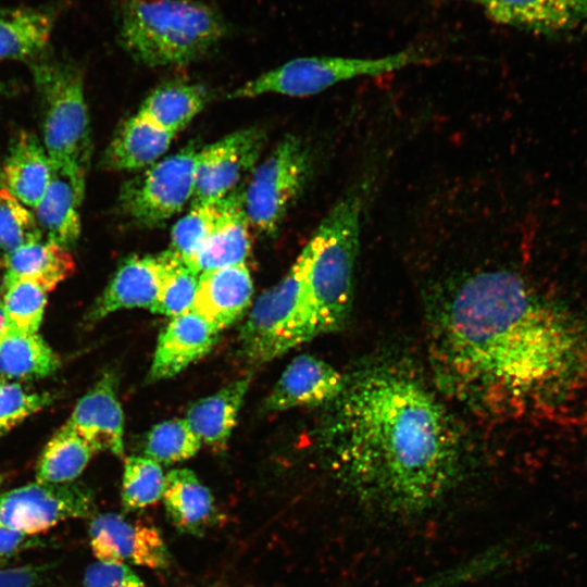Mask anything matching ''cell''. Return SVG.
Here are the masks:
<instances>
[{
	"label": "cell",
	"mask_w": 587,
	"mask_h": 587,
	"mask_svg": "<svg viewBox=\"0 0 587 587\" xmlns=\"http://www.w3.org/2000/svg\"><path fill=\"white\" fill-rule=\"evenodd\" d=\"M439 384L466 404L514 412L559 400L587 374V330L516 273L483 270L449 286L430 323Z\"/></svg>",
	"instance_id": "cell-1"
},
{
	"label": "cell",
	"mask_w": 587,
	"mask_h": 587,
	"mask_svg": "<svg viewBox=\"0 0 587 587\" xmlns=\"http://www.w3.org/2000/svg\"><path fill=\"white\" fill-rule=\"evenodd\" d=\"M322 442L363 505L392 516L425 512L460 480L463 442L451 413L413 373L392 364L347 377Z\"/></svg>",
	"instance_id": "cell-2"
},
{
	"label": "cell",
	"mask_w": 587,
	"mask_h": 587,
	"mask_svg": "<svg viewBox=\"0 0 587 587\" xmlns=\"http://www.w3.org/2000/svg\"><path fill=\"white\" fill-rule=\"evenodd\" d=\"M115 15L121 47L150 67L200 60L229 32L223 14L201 0H121Z\"/></svg>",
	"instance_id": "cell-3"
},
{
	"label": "cell",
	"mask_w": 587,
	"mask_h": 587,
	"mask_svg": "<svg viewBox=\"0 0 587 587\" xmlns=\"http://www.w3.org/2000/svg\"><path fill=\"white\" fill-rule=\"evenodd\" d=\"M366 184L350 188L330 209L308 248L307 286L320 336L341 329L353 303Z\"/></svg>",
	"instance_id": "cell-4"
},
{
	"label": "cell",
	"mask_w": 587,
	"mask_h": 587,
	"mask_svg": "<svg viewBox=\"0 0 587 587\" xmlns=\"http://www.w3.org/2000/svg\"><path fill=\"white\" fill-rule=\"evenodd\" d=\"M308 248L286 275L254 302L239 334L245 361L260 365L320 336L307 286Z\"/></svg>",
	"instance_id": "cell-5"
},
{
	"label": "cell",
	"mask_w": 587,
	"mask_h": 587,
	"mask_svg": "<svg viewBox=\"0 0 587 587\" xmlns=\"http://www.w3.org/2000/svg\"><path fill=\"white\" fill-rule=\"evenodd\" d=\"M41 112V142L51 161L88 168L91 136L84 73L49 50L28 62Z\"/></svg>",
	"instance_id": "cell-6"
},
{
	"label": "cell",
	"mask_w": 587,
	"mask_h": 587,
	"mask_svg": "<svg viewBox=\"0 0 587 587\" xmlns=\"http://www.w3.org/2000/svg\"><path fill=\"white\" fill-rule=\"evenodd\" d=\"M423 47L404 50L375 59L342 57H302L246 82L234 89L229 99L254 98L265 93L308 97L355 77L375 76L427 62Z\"/></svg>",
	"instance_id": "cell-7"
},
{
	"label": "cell",
	"mask_w": 587,
	"mask_h": 587,
	"mask_svg": "<svg viewBox=\"0 0 587 587\" xmlns=\"http://www.w3.org/2000/svg\"><path fill=\"white\" fill-rule=\"evenodd\" d=\"M311 167L309 147L295 135L285 136L254 167L242 190L249 225L260 234H275L301 193Z\"/></svg>",
	"instance_id": "cell-8"
},
{
	"label": "cell",
	"mask_w": 587,
	"mask_h": 587,
	"mask_svg": "<svg viewBox=\"0 0 587 587\" xmlns=\"http://www.w3.org/2000/svg\"><path fill=\"white\" fill-rule=\"evenodd\" d=\"M198 152L189 143L124 183L118 196L122 213L139 226L151 227L179 212L193 196Z\"/></svg>",
	"instance_id": "cell-9"
},
{
	"label": "cell",
	"mask_w": 587,
	"mask_h": 587,
	"mask_svg": "<svg viewBox=\"0 0 587 587\" xmlns=\"http://www.w3.org/2000/svg\"><path fill=\"white\" fill-rule=\"evenodd\" d=\"M95 515L93 496L75 483L35 482L0 494V527L39 535L60 522Z\"/></svg>",
	"instance_id": "cell-10"
},
{
	"label": "cell",
	"mask_w": 587,
	"mask_h": 587,
	"mask_svg": "<svg viewBox=\"0 0 587 587\" xmlns=\"http://www.w3.org/2000/svg\"><path fill=\"white\" fill-rule=\"evenodd\" d=\"M265 143L259 127L239 129L199 150L192 203L213 202L236 189Z\"/></svg>",
	"instance_id": "cell-11"
},
{
	"label": "cell",
	"mask_w": 587,
	"mask_h": 587,
	"mask_svg": "<svg viewBox=\"0 0 587 587\" xmlns=\"http://www.w3.org/2000/svg\"><path fill=\"white\" fill-rule=\"evenodd\" d=\"M88 537L91 551L98 561L152 570H164L171 562L167 546L155 526L129 522L117 513L92 515Z\"/></svg>",
	"instance_id": "cell-12"
},
{
	"label": "cell",
	"mask_w": 587,
	"mask_h": 587,
	"mask_svg": "<svg viewBox=\"0 0 587 587\" xmlns=\"http://www.w3.org/2000/svg\"><path fill=\"white\" fill-rule=\"evenodd\" d=\"M50 163L49 184L33 213L42 239L70 249L80 235L87 170L66 162Z\"/></svg>",
	"instance_id": "cell-13"
},
{
	"label": "cell",
	"mask_w": 587,
	"mask_h": 587,
	"mask_svg": "<svg viewBox=\"0 0 587 587\" xmlns=\"http://www.w3.org/2000/svg\"><path fill=\"white\" fill-rule=\"evenodd\" d=\"M118 377L105 372L77 401L64 423L96 452L109 451L116 457L124 454V414L117 398Z\"/></svg>",
	"instance_id": "cell-14"
},
{
	"label": "cell",
	"mask_w": 587,
	"mask_h": 587,
	"mask_svg": "<svg viewBox=\"0 0 587 587\" xmlns=\"http://www.w3.org/2000/svg\"><path fill=\"white\" fill-rule=\"evenodd\" d=\"M347 377L326 361L301 354L285 369L267 396V411L330 404L342 392Z\"/></svg>",
	"instance_id": "cell-15"
},
{
	"label": "cell",
	"mask_w": 587,
	"mask_h": 587,
	"mask_svg": "<svg viewBox=\"0 0 587 587\" xmlns=\"http://www.w3.org/2000/svg\"><path fill=\"white\" fill-rule=\"evenodd\" d=\"M162 271L160 254L127 258L90 307L84 317L85 325L91 326L122 309L150 310L159 292Z\"/></svg>",
	"instance_id": "cell-16"
},
{
	"label": "cell",
	"mask_w": 587,
	"mask_h": 587,
	"mask_svg": "<svg viewBox=\"0 0 587 587\" xmlns=\"http://www.w3.org/2000/svg\"><path fill=\"white\" fill-rule=\"evenodd\" d=\"M496 23L537 34L572 30L587 21V0H467Z\"/></svg>",
	"instance_id": "cell-17"
},
{
	"label": "cell",
	"mask_w": 587,
	"mask_h": 587,
	"mask_svg": "<svg viewBox=\"0 0 587 587\" xmlns=\"http://www.w3.org/2000/svg\"><path fill=\"white\" fill-rule=\"evenodd\" d=\"M218 333L192 311L172 317L159 335L148 380L177 375L211 350Z\"/></svg>",
	"instance_id": "cell-18"
},
{
	"label": "cell",
	"mask_w": 587,
	"mask_h": 587,
	"mask_svg": "<svg viewBox=\"0 0 587 587\" xmlns=\"http://www.w3.org/2000/svg\"><path fill=\"white\" fill-rule=\"evenodd\" d=\"M253 283L246 264L199 274L191 311L217 332L236 322L250 305Z\"/></svg>",
	"instance_id": "cell-19"
},
{
	"label": "cell",
	"mask_w": 587,
	"mask_h": 587,
	"mask_svg": "<svg viewBox=\"0 0 587 587\" xmlns=\"http://www.w3.org/2000/svg\"><path fill=\"white\" fill-rule=\"evenodd\" d=\"M62 5L0 8V60L28 63L48 51Z\"/></svg>",
	"instance_id": "cell-20"
},
{
	"label": "cell",
	"mask_w": 587,
	"mask_h": 587,
	"mask_svg": "<svg viewBox=\"0 0 587 587\" xmlns=\"http://www.w3.org/2000/svg\"><path fill=\"white\" fill-rule=\"evenodd\" d=\"M242 190L236 188L225 196L224 210L217 223L189 265L197 274L246 262L251 243Z\"/></svg>",
	"instance_id": "cell-21"
},
{
	"label": "cell",
	"mask_w": 587,
	"mask_h": 587,
	"mask_svg": "<svg viewBox=\"0 0 587 587\" xmlns=\"http://www.w3.org/2000/svg\"><path fill=\"white\" fill-rule=\"evenodd\" d=\"M0 175L11 193L33 211L42 198L51 176L50 158L41 140L29 132L18 133Z\"/></svg>",
	"instance_id": "cell-22"
},
{
	"label": "cell",
	"mask_w": 587,
	"mask_h": 587,
	"mask_svg": "<svg viewBox=\"0 0 587 587\" xmlns=\"http://www.w3.org/2000/svg\"><path fill=\"white\" fill-rule=\"evenodd\" d=\"M174 137L137 112L118 128L104 152L102 164L114 171L145 168L167 151Z\"/></svg>",
	"instance_id": "cell-23"
},
{
	"label": "cell",
	"mask_w": 587,
	"mask_h": 587,
	"mask_svg": "<svg viewBox=\"0 0 587 587\" xmlns=\"http://www.w3.org/2000/svg\"><path fill=\"white\" fill-rule=\"evenodd\" d=\"M162 499L170 523L182 534L200 536L215 519L211 491L188 469L165 475Z\"/></svg>",
	"instance_id": "cell-24"
},
{
	"label": "cell",
	"mask_w": 587,
	"mask_h": 587,
	"mask_svg": "<svg viewBox=\"0 0 587 587\" xmlns=\"http://www.w3.org/2000/svg\"><path fill=\"white\" fill-rule=\"evenodd\" d=\"M3 278L34 282L47 292L75 272V261L68 248L40 239L3 254Z\"/></svg>",
	"instance_id": "cell-25"
},
{
	"label": "cell",
	"mask_w": 587,
	"mask_h": 587,
	"mask_svg": "<svg viewBox=\"0 0 587 587\" xmlns=\"http://www.w3.org/2000/svg\"><path fill=\"white\" fill-rule=\"evenodd\" d=\"M249 384L250 378L238 379L190 405L185 420L201 444L215 449L226 446Z\"/></svg>",
	"instance_id": "cell-26"
},
{
	"label": "cell",
	"mask_w": 587,
	"mask_h": 587,
	"mask_svg": "<svg viewBox=\"0 0 587 587\" xmlns=\"http://www.w3.org/2000/svg\"><path fill=\"white\" fill-rule=\"evenodd\" d=\"M207 101L208 92L202 86L168 82L149 93L138 113L176 135L200 113Z\"/></svg>",
	"instance_id": "cell-27"
},
{
	"label": "cell",
	"mask_w": 587,
	"mask_h": 587,
	"mask_svg": "<svg viewBox=\"0 0 587 587\" xmlns=\"http://www.w3.org/2000/svg\"><path fill=\"white\" fill-rule=\"evenodd\" d=\"M60 365V357L38 333L12 330L0 342V374L4 377L43 378Z\"/></svg>",
	"instance_id": "cell-28"
},
{
	"label": "cell",
	"mask_w": 587,
	"mask_h": 587,
	"mask_svg": "<svg viewBox=\"0 0 587 587\" xmlns=\"http://www.w3.org/2000/svg\"><path fill=\"white\" fill-rule=\"evenodd\" d=\"M95 449L63 425L43 448L36 467V482L73 483L86 469Z\"/></svg>",
	"instance_id": "cell-29"
},
{
	"label": "cell",
	"mask_w": 587,
	"mask_h": 587,
	"mask_svg": "<svg viewBox=\"0 0 587 587\" xmlns=\"http://www.w3.org/2000/svg\"><path fill=\"white\" fill-rule=\"evenodd\" d=\"M160 258L163 264L162 277L150 311L171 317L191 311L199 274L170 250L160 253Z\"/></svg>",
	"instance_id": "cell-30"
},
{
	"label": "cell",
	"mask_w": 587,
	"mask_h": 587,
	"mask_svg": "<svg viewBox=\"0 0 587 587\" xmlns=\"http://www.w3.org/2000/svg\"><path fill=\"white\" fill-rule=\"evenodd\" d=\"M1 294L0 299L12 328L22 333H38L48 292L27 279L3 278Z\"/></svg>",
	"instance_id": "cell-31"
},
{
	"label": "cell",
	"mask_w": 587,
	"mask_h": 587,
	"mask_svg": "<svg viewBox=\"0 0 587 587\" xmlns=\"http://www.w3.org/2000/svg\"><path fill=\"white\" fill-rule=\"evenodd\" d=\"M225 197L213 202L192 203V208L172 228L170 250L188 266L217 223Z\"/></svg>",
	"instance_id": "cell-32"
},
{
	"label": "cell",
	"mask_w": 587,
	"mask_h": 587,
	"mask_svg": "<svg viewBox=\"0 0 587 587\" xmlns=\"http://www.w3.org/2000/svg\"><path fill=\"white\" fill-rule=\"evenodd\" d=\"M165 474L161 464L148 457H128L124 462L122 503L134 511L149 507L162 499Z\"/></svg>",
	"instance_id": "cell-33"
},
{
	"label": "cell",
	"mask_w": 587,
	"mask_h": 587,
	"mask_svg": "<svg viewBox=\"0 0 587 587\" xmlns=\"http://www.w3.org/2000/svg\"><path fill=\"white\" fill-rule=\"evenodd\" d=\"M201 441L185 419L164 421L149 432L145 453L160 464L182 462L193 457Z\"/></svg>",
	"instance_id": "cell-34"
},
{
	"label": "cell",
	"mask_w": 587,
	"mask_h": 587,
	"mask_svg": "<svg viewBox=\"0 0 587 587\" xmlns=\"http://www.w3.org/2000/svg\"><path fill=\"white\" fill-rule=\"evenodd\" d=\"M40 239L33 211L11 193L0 175V250L5 254Z\"/></svg>",
	"instance_id": "cell-35"
},
{
	"label": "cell",
	"mask_w": 587,
	"mask_h": 587,
	"mask_svg": "<svg viewBox=\"0 0 587 587\" xmlns=\"http://www.w3.org/2000/svg\"><path fill=\"white\" fill-rule=\"evenodd\" d=\"M52 401L50 392L29 391L17 383L0 379V437Z\"/></svg>",
	"instance_id": "cell-36"
},
{
	"label": "cell",
	"mask_w": 587,
	"mask_h": 587,
	"mask_svg": "<svg viewBox=\"0 0 587 587\" xmlns=\"http://www.w3.org/2000/svg\"><path fill=\"white\" fill-rule=\"evenodd\" d=\"M85 587H147L125 563L97 561L85 570Z\"/></svg>",
	"instance_id": "cell-37"
},
{
	"label": "cell",
	"mask_w": 587,
	"mask_h": 587,
	"mask_svg": "<svg viewBox=\"0 0 587 587\" xmlns=\"http://www.w3.org/2000/svg\"><path fill=\"white\" fill-rule=\"evenodd\" d=\"M54 570V563L0 569V587H49Z\"/></svg>",
	"instance_id": "cell-38"
},
{
	"label": "cell",
	"mask_w": 587,
	"mask_h": 587,
	"mask_svg": "<svg viewBox=\"0 0 587 587\" xmlns=\"http://www.w3.org/2000/svg\"><path fill=\"white\" fill-rule=\"evenodd\" d=\"M48 545L49 541L39 535H29L0 527V566L7 564L11 559L24 551L42 548Z\"/></svg>",
	"instance_id": "cell-39"
},
{
	"label": "cell",
	"mask_w": 587,
	"mask_h": 587,
	"mask_svg": "<svg viewBox=\"0 0 587 587\" xmlns=\"http://www.w3.org/2000/svg\"><path fill=\"white\" fill-rule=\"evenodd\" d=\"M14 330L10 324V321L4 311L2 301L0 299V342L12 332Z\"/></svg>",
	"instance_id": "cell-40"
},
{
	"label": "cell",
	"mask_w": 587,
	"mask_h": 587,
	"mask_svg": "<svg viewBox=\"0 0 587 587\" xmlns=\"http://www.w3.org/2000/svg\"><path fill=\"white\" fill-rule=\"evenodd\" d=\"M15 86L11 83L0 80V97L10 96L15 91Z\"/></svg>",
	"instance_id": "cell-41"
},
{
	"label": "cell",
	"mask_w": 587,
	"mask_h": 587,
	"mask_svg": "<svg viewBox=\"0 0 587 587\" xmlns=\"http://www.w3.org/2000/svg\"><path fill=\"white\" fill-rule=\"evenodd\" d=\"M4 480H5V475L0 472V488L3 485Z\"/></svg>",
	"instance_id": "cell-42"
}]
</instances>
